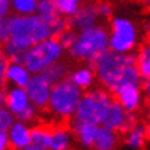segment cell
I'll list each match as a JSON object with an SVG mask.
<instances>
[{
	"instance_id": "cell-27",
	"label": "cell",
	"mask_w": 150,
	"mask_h": 150,
	"mask_svg": "<svg viewBox=\"0 0 150 150\" xmlns=\"http://www.w3.org/2000/svg\"><path fill=\"white\" fill-rule=\"evenodd\" d=\"M38 111H40V108L35 106V105L31 102V103H29L22 112H19V114L16 115V120L29 124V122H32V121L37 120V117H38Z\"/></svg>"
},
{
	"instance_id": "cell-26",
	"label": "cell",
	"mask_w": 150,
	"mask_h": 150,
	"mask_svg": "<svg viewBox=\"0 0 150 150\" xmlns=\"http://www.w3.org/2000/svg\"><path fill=\"white\" fill-rule=\"evenodd\" d=\"M77 35H79V32L76 31V29H73V28H67L63 34H60L57 38H58V41L61 42V45L64 47V50H70L73 45H74V42H76V40H77Z\"/></svg>"
},
{
	"instance_id": "cell-21",
	"label": "cell",
	"mask_w": 150,
	"mask_h": 150,
	"mask_svg": "<svg viewBox=\"0 0 150 150\" xmlns=\"http://www.w3.org/2000/svg\"><path fill=\"white\" fill-rule=\"evenodd\" d=\"M42 73L45 74V77L50 80L52 85H55V83L64 80L66 77H69V69H67L66 63H63L61 60L54 63V64H51L50 67H47Z\"/></svg>"
},
{
	"instance_id": "cell-36",
	"label": "cell",
	"mask_w": 150,
	"mask_h": 150,
	"mask_svg": "<svg viewBox=\"0 0 150 150\" xmlns=\"http://www.w3.org/2000/svg\"><path fill=\"white\" fill-rule=\"evenodd\" d=\"M22 150H38L35 146H32V144H29L28 147H25V149H22Z\"/></svg>"
},
{
	"instance_id": "cell-19",
	"label": "cell",
	"mask_w": 150,
	"mask_h": 150,
	"mask_svg": "<svg viewBox=\"0 0 150 150\" xmlns=\"http://www.w3.org/2000/svg\"><path fill=\"white\" fill-rule=\"evenodd\" d=\"M71 146V131L67 127H54L51 130V149L69 150Z\"/></svg>"
},
{
	"instance_id": "cell-37",
	"label": "cell",
	"mask_w": 150,
	"mask_h": 150,
	"mask_svg": "<svg viewBox=\"0 0 150 150\" xmlns=\"http://www.w3.org/2000/svg\"><path fill=\"white\" fill-rule=\"evenodd\" d=\"M147 117H149V120H150V103H149V108H147Z\"/></svg>"
},
{
	"instance_id": "cell-6",
	"label": "cell",
	"mask_w": 150,
	"mask_h": 150,
	"mask_svg": "<svg viewBox=\"0 0 150 150\" xmlns=\"http://www.w3.org/2000/svg\"><path fill=\"white\" fill-rule=\"evenodd\" d=\"M64 47L58 41L57 37H51L44 41L34 44L25 52L22 63L32 71V73H42L51 64L61 60L64 54Z\"/></svg>"
},
{
	"instance_id": "cell-1",
	"label": "cell",
	"mask_w": 150,
	"mask_h": 150,
	"mask_svg": "<svg viewBox=\"0 0 150 150\" xmlns=\"http://www.w3.org/2000/svg\"><path fill=\"white\" fill-rule=\"evenodd\" d=\"M10 38L3 44V52L9 61H22L25 52L34 44L55 37L52 22L41 15H10Z\"/></svg>"
},
{
	"instance_id": "cell-3",
	"label": "cell",
	"mask_w": 150,
	"mask_h": 150,
	"mask_svg": "<svg viewBox=\"0 0 150 150\" xmlns=\"http://www.w3.org/2000/svg\"><path fill=\"white\" fill-rule=\"evenodd\" d=\"M114 95L103 89H89L85 91L82 95V99L77 105L74 118L85 121V122H91V124H96V125H103L106 115L111 109V105L114 102Z\"/></svg>"
},
{
	"instance_id": "cell-13",
	"label": "cell",
	"mask_w": 150,
	"mask_h": 150,
	"mask_svg": "<svg viewBox=\"0 0 150 150\" xmlns=\"http://www.w3.org/2000/svg\"><path fill=\"white\" fill-rule=\"evenodd\" d=\"M31 131L32 128L23 122L16 120L13 125L9 128V140H10V149L22 150L31 144Z\"/></svg>"
},
{
	"instance_id": "cell-8",
	"label": "cell",
	"mask_w": 150,
	"mask_h": 150,
	"mask_svg": "<svg viewBox=\"0 0 150 150\" xmlns=\"http://www.w3.org/2000/svg\"><path fill=\"white\" fill-rule=\"evenodd\" d=\"M52 86L54 85L45 77L44 73H32L31 80L28 82L25 89L29 95L31 102L35 106H38L40 109H45L50 102Z\"/></svg>"
},
{
	"instance_id": "cell-5",
	"label": "cell",
	"mask_w": 150,
	"mask_h": 150,
	"mask_svg": "<svg viewBox=\"0 0 150 150\" xmlns=\"http://www.w3.org/2000/svg\"><path fill=\"white\" fill-rule=\"evenodd\" d=\"M85 91L76 86L69 77L55 83L51 91L50 102L47 109L60 120H70L74 117L77 105Z\"/></svg>"
},
{
	"instance_id": "cell-35",
	"label": "cell",
	"mask_w": 150,
	"mask_h": 150,
	"mask_svg": "<svg viewBox=\"0 0 150 150\" xmlns=\"http://www.w3.org/2000/svg\"><path fill=\"white\" fill-rule=\"evenodd\" d=\"M146 133H147V139L150 140V121L147 122V125H146Z\"/></svg>"
},
{
	"instance_id": "cell-12",
	"label": "cell",
	"mask_w": 150,
	"mask_h": 150,
	"mask_svg": "<svg viewBox=\"0 0 150 150\" xmlns=\"http://www.w3.org/2000/svg\"><path fill=\"white\" fill-rule=\"evenodd\" d=\"M115 100H118L128 112H136L143 102V85H130L118 91L115 95Z\"/></svg>"
},
{
	"instance_id": "cell-25",
	"label": "cell",
	"mask_w": 150,
	"mask_h": 150,
	"mask_svg": "<svg viewBox=\"0 0 150 150\" xmlns=\"http://www.w3.org/2000/svg\"><path fill=\"white\" fill-rule=\"evenodd\" d=\"M16 121V115L7 108L0 106V131H9V128Z\"/></svg>"
},
{
	"instance_id": "cell-15",
	"label": "cell",
	"mask_w": 150,
	"mask_h": 150,
	"mask_svg": "<svg viewBox=\"0 0 150 150\" xmlns=\"http://www.w3.org/2000/svg\"><path fill=\"white\" fill-rule=\"evenodd\" d=\"M29 103H31V99H29V95H28V92H26L25 88L10 86V88L7 89L6 106H7L15 115H18L19 112H22Z\"/></svg>"
},
{
	"instance_id": "cell-16",
	"label": "cell",
	"mask_w": 150,
	"mask_h": 150,
	"mask_svg": "<svg viewBox=\"0 0 150 150\" xmlns=\"http://www.w3.org/2000/svg\"><path fill=\"white\" fill-rule=\"evenodd\" d=\"M69 79L76 85L79 86L82 91H89L93 88L95 85V80L98 79L96 77V73H95V69L93 66H85V67H77L74 69L70 74H69Z\"/></svg>"
},
{
	"instance_id": "cell-24",
	"label": "cell",
	"mask_w": 150,
	"mask_h": 150,
	"mask_svg": "<svg viewBox=\"0 0 150 150\" xmlns=\"http://www.w3.org/2000/svg\"><path fill=\"white\" fill-rule=\"evenodd\" d=\"M54 3H55L60 15H63L66 18H71L80 9L82 0H54Z\"/></svg>"
},
{
	"instance_id": "cell-18",
	"label": "cell",
	"mask_w": 150,
	"mask_h": 150,
	"mask_svg": "<svg viewBox=\"0 0 150 150\" xmlns=\"http://www.w3.org/2000/svg\"><path fill=\"white\" fill-rule=\"evenodd\" d=\"M147 140V133H146V125H134L130 131H127V136L124 139L125 147L130 150H140Z\"/></svg>"
},
{
	"instance_id": "cell-14",
	"label": "cell",
	"mask_w": 150,
	"mask_h": 150,
	"mask_svg": "<svg viewBox=\"0 0 150 150\" xmlns=\"http://www.w3.org/2000/svg\"><path fill=\"white\" fill-rule=\"evenodd\" d=\"M32 71L22 63V61H9L6 67V82L10 86H21L26 88L28 82L31 80Z\"/></svg>"
},
{
	"instance_id": "cell-7",
	"label": "cell",
	"mask_w": 150,
	"mask_h": 150,
	"mask_svg": "<svg viewBox=\"0 0 150 150\" xmlns=\"http://www.w3.org/2000/svg\"><path fill=\"white\" fill-rule=\"evenodd\" d=\"M139 41V32L136 25L127 18L111 19L109 29V50L117 52L134 51Z\"/></svg>"
},
{
	"instance_id": "cell-31",
	"label": "cell",
	"mask_w": 150,
	"mask_h": 150,
	"mask_svg": "<svg viewBox=\"0 0 150 150\" xmlns=\"http://www.w3.org/2000/svg\"><path fill=\"white\" fill-rule=\"evenodd\" d=\"M10 149V140H9V131H0V150Z\"/></svg>"
},
{
	"instance_id": "cell-2",
	"label": "cell",
	"mask_w": 150,
	"mask_h": 150,
	"mask_svg": "<svg viewBox=\"0 0 150 150\" xmlns=\"http://www.w3.org/2000/svg\"><path fill=\"white\" fill-rule=\"evenodd\" d=\"M109 50V32L102 25L80 31L74 45L69 50L70 55L79 61L93 63Z\"/></svg>"
},
{
	"instance_id": "cell-30",
	"label": "cell",
	"mask_w": 150,
	"mask_h": 150,
	"mask_svg": "<svg viewBox=\"0 0 150 150\" xmlns=\"http://www.w3.org/2000/svg\"><path fill=\"white\" fill-rule=\"evenodd\" d=\"M96 9H98V13H99L100 18L108 19V18H111V15H112V6H111L109 3H99V4L96 6Z\"/></svg>"
},
{
	"instance_id": "cell-38",
	"label": "cell",
	"mask_w": 150,
	"mask_h": 150,
	"mask_svg": "<svg viewBox=\"0 0 150 150\" xmlns=\"http://www.w3.org/2000/svg\"><path fill=\"white\" fill-rule=\"evenodd\" d=\"M143 1H144V3H146V4L150 7V0H143Z\"/></svg>"
},
{
	"instance_id": "cell-34",
	"label": "cell",
	"mask_w": 150,
	"mask_h": 150,
	"mask_svg": "<svg viewBox=\"0 0 150 150\" xmlns=\"http://www.w3.org/2000/svg\"><path fill=\"white\" fill-rule=\"evenodd\" d=\"M143 92L150 99V79H144L143 80Z\"/></svg>"
},
{
	"instance_id": "cell-28",
	"label": "cell",
	"mask_w": 150,
	"mask_h": 150,
	"mask_svg": "<svg viewBox=\"0 0 150 150\" xmlns=\"http://www.w3.org/2000/svg\"><path fill=\"white\" fill-rule=\"evenodd\" d=\"M12 35L10 31V16L0 18V44H4Z\"/></svg>"
},
{
	"instance_id": "cell-23",
	"label": "cell",
	"mask_w": 150,
	"mask_h": 150,
	"mask_svg": "<svg viewBox=\"0 0 150 150\" xmlns=\"http://www.w3.org/2000/svg\"><path fill=\"white\" fill-rule=\"evenodd\" d=\"M10 4L16 15H34L38 10V0H10Z\"/></svg>"
},
{
	"instance_id": "cell-11",
	"label": "cell",
	"mask_w": 150,
	"mask_h": 150,
	"mask_svg": "<svg viewBox=\"0 0 150 150\" xmlns=\"http://www.w3.org/2000/svg\"><path fill=\"white\" fill-rule=\"evenodd\" d=\"M99 18L100 16L98 13L96 6L86 4V6H80V9L76 12V15L69 18V25H70V28L80 32V31L89 29L92 26H96Z\"/></svg>"
},
{
	"instance_id": "cell-9",
	"label": "cell",
	"mask_w": 150,
	"mask_h": 150,
	"mask_svg": "<svg viewBox=\"0 0 150 150\" xmlns=\"http://www.w3.org/2000/svg\"><path fill=\"white\" fill-rule=\"evenodd\" d=\"M103 125L111 130H115L117 133H127L134 125H137V121L134 112H128L118 100H114Z\"/></svg>"
},
{
	"instance_id": "cell-17",
	"label": "cell",
	"mask_w": 150,
	"mask_h": 150,
	"mask_svg": "<svg viewBox=\"0 0 150 150\" xmlns=\"http://www.w3.org/2000/svg\"><path fill=\"white\" fill-rule=\"evenodd\" d=\"M118 143V134L115 130H111L105 125H100L95 144L92 150H114Z\"/></svg>"
},
{
	"instance_id": "cell-10",
	"label": "cell",
	"mask_w": 150,
	"mask_h": 150,
	"mask_svg": "<svg viewBox=\"0 0 150 150\" xmlns=\"http://www.w3.org/2000/svg\"><path fill=\"white\" fill-rule=\"evenodd\" d=\"M100 125L96 124H91V122H85L80 121L77 118H70V130L73 131L74 137L77 139L79 144L83 149H92L98 136Z\"/></svg>"
},
{
	"instance_id": "cell-22",
	"label": "cell",
	"mask_w": 150,
	"mask_h": 150,
	"mask_svg": "<svg viewBox=\"0 0 150 150\" xmlns=\"http://www.w3.org/2000/svg\"><path fill=\"white\" fill-rule=\"evenodd\" d=\"M137 67L143 79H150V41L144 42L137 52Z\"/></svg>"
},
{
	"instance_id": "cell-32",
	"label": "cell",
	"mask_w": 150,
	"mask_h": 150,
	"mask_svg": "<svg viewBox=\"0 0 150 150\" xmlns=\"http://www.w3.org/2000/svg\"><path fill=\"white\" fill-rule=\"evenodd\" d=\"M10 10H12V4H10V0L4 1L0 4V18H6V16H10Z\"/></svg>"
},
{
	"instance_id": "cell-29",
	"label": "cell",
	"mask_w": 150,
	"mask_h": 150,
	"mask_svg": "<svg viewBox=\"0 0 150 150\" xmlns=\"http://www.w3.org/2000/svg\"><path fill=\"white\" fill-rule=\"evenodd\" d=\"M7 63H9V60H7L6 54L3 52V50H0V88H3L4 83H6V67H7Z\"/></svg>"
},
{
	"instance_id": "cell-33",
	"label": "cell",
	"mask_w": 150,
	"mask_h": 150,
	"mask_svg": "<svg viewBox=\"0 0 150 150\" xmlns=\"http://www.w3.org/2000/svg\"><path fill=\"white\" fill-rule=\"evenodd\" d=\"M6 99H7V89L0 88V106H6Z\"/></svg>"
},
{
	"instance_id": "cell-20",
	"label": "cell",
	"mask_w": 150,
	"mask_h": 150,
	"mask_svg": "<svg viewBox=\"0 0 150 150\" xmlns=\"http://www.w3.org/2000/svg\"><path fill=\"white\" fill-rule=\"evenodd\" d=\"M31 144L38 150L51 149V130L45 125H35L31 131Z\"/></svg>"
},
{
	"instance_id": "cell-39",
	"label": "cell",
	"mask_w": 150,
	"mask_h": 150,
	"mask_svg": "<svg viewBox=\"0 0 150 150\" xmlns=\"http://www.w3.org/2000/svg\"><path fill=\"white\" fill-rule=\"evenodd\" d=\"M4 1H7V0H0V4H1V3H4Z\"/></svg>"
},
{
	"instance_id": "cell-4",
	"label": "cell",
	"mask_w": 150,
	"mask_h": 150,
	"mask_svg": "<svg viewBox=\"0 0 150 150\" xmlns=\"http://www.w3.org/2000/svg\"><path fill=\"white\" fill-rule=\"evenodd\" d=\"M131 64H137V52H117L112 50L105 51L96 61L92 63L98 80L109 92L124 69Z\"/></svg>"
}]
</instances>
